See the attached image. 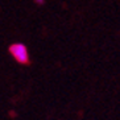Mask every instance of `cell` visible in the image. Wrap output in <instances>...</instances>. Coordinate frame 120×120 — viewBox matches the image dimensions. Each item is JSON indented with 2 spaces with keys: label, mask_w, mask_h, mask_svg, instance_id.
<instances>
[{
  "label": "cell",
  "mask_w": 120,
  "mask_h": 120,
  "mask_svg": "<svg viewBox=\"0 0 120 120\" xmlns=\"http://www.w3.org/2000/svg\"><path fill=\"white\" fill-rule=\"evenodd\" d=\"M9 54L12 56L15 61H17L19 64L21 65H26L29 62V52L28 48L21 42H16L12 44L9 46Z\"/></svg>",
  "instance_id": "obj_1"
},
{
  "label": "cell",
  "mask_w": 120,
  "mask_h": 120,
  "mask_svg": "<svg viewBox=\"0 0 120 120\" xmlns=\"http://www.w3.org/2000/svg\"><path fill=\"white\" fill-rule=\"evenodd\" d=\"M37 4H44V0H34Z\"/></svg>",
  "instance_id": "obj_2"
}]
</instances>
